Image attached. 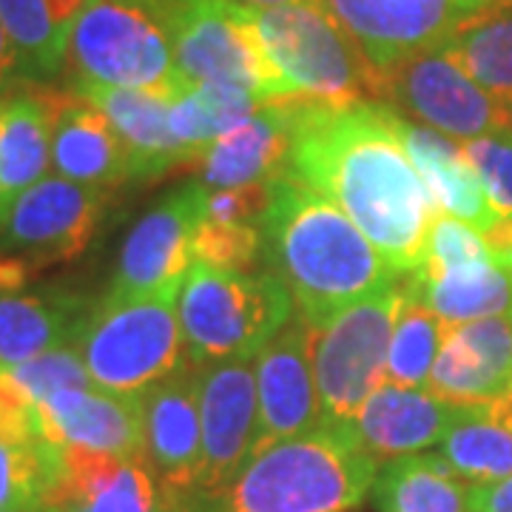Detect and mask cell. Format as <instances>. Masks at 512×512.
<instances>
[{
	"instance_id": "cell-9",
	"label": "cell",
	"mask_w": 512,
	"mask_h": 512,
	"mask_svg": "<svg viewBox=\"0 0 512 512\" xmlns=\"http://www.w3.org/2000/svg\"><path fill=\"white\" fill-rule=\"evenodd\" d=\"M177 69L191 83H237L262 97L285 100L262 49L254 6L237 0H160Z\"/></svg>"
},
{
	"instance_id": "cell-23",
	"label": "cell",
	"mask_w": 512,
	"mask_h": 512,
	"mask_svg": "<svg viewBox=\"0 0 512 512\" xmlns=\"http://www.w3.org/2000/svg\"><path fill=\"white\" fill-rule=\"evenodd\" d=\"M456 410L458 404L444 402L430 390L384 382L350 427L370 456L390 461L439 447Z\"/></svg>"
},
{
	"instance_id": "cell-24",
	"label": "cell",
	"mask_w": 512,
	"mask_h": 512,
	"mask_svg": "<svg viewBox=\"0 0 512 512\" xmlns=\"http://www.w3.org/2000/svg\"><path fill=\"white\" fill-rule=\"evenodd\" d=\"M92 302L86 293L57 285L0 293V370H12L49 350L74 345Z\"/></svg>"
},
{
	"instance_id": "cell-18",
	"label": "cell",
	"mask_w": 512,
	"mask_h": 512,
	"mask_svg": "<svg viewBox=\"0 0 512 512\" xmlns=\"http://www.w3.org/2000/svg\"><path fill=\"white\" fill-rule=\"evenodd\" d=\"M427 390L450 404H481L512 396L510 316L447 325Z\"/></svg>"
},
{
	"instance_id": "cell-19",
	"label": "cell",
	"mask_w": 512,
	"mask_h": 512,
	"mask_svg": "<svg viewBox=\"0 0 512 512\" xmlns=\"http://www.w3.org/2000/svg\"><path fill=\"white\" fill-rule=\"evenodd\" d=\"M40 436L57 447H80L106 456H143L140 399L114 396L97 387H72L37 404Z\"/></svg>"
},
{
	"instance_id": "cell-28",
	"label": "cell",
	"mask_w": 512,
	"mask_h": 512,
	"mask_svg": "<svg viewBox=\"0 0 512 512\" xmlns=\"http://www.w3.org/2000/svg\"><path fill=\"white\" fill-rule=\"evenodd\" d=\"M436 456L470 487L512 476V396L458 404Z\"/></svg>"
},
{
	"instance_id": "cell-14",
	"label": "cell",
	"mask_w": 512,
	"mask_h": 512,
	"mask_svg": "<svg viewBox=\"0 0 512 512\" xmlns=\"http://www.w3.org/2000/svg\"><path fill=\"white\" fill-rule=\"evenodd\" d=\"M202 464L194 495L222 490L251 458L259 427L256 367L251 359L200 365Z\"/></svg>"
},
{
	"instance_id": "cell-43",
	"label": "cell",
	"mask_w": 512,
	"mask_h": 512,
	"mask_svg": "<svg viewBox=\"0 0 512 512\" xmlns=\"http://www.w3.org/2000/svg\"><path fill=\"white\" fill-rule=\"evenodd\" d=\"M254 9H276V6H293V3H322V0H237Z\"/></svg>"
},
{
	"instance_id": "cell-45",
	"label": "cell",
	"mask_w": 512,
	"mask_h": 512,
	"mask_svg": "<svg viewBox=\"0 0 512 512\" xmlns=\"http://www.w3.org/2000/svg\"><path fill=\"white\" fill-rule=\"evenodd\" d=\"M507 109H510V117H512V103H510V106H507Z\"/></svg>"
},
{
	"instance_id": "cell-25",
	"label": "cell",
	"mask_w": 512,
	"mask_h": 512,
	"mask_svg": "<svg viewBox=\"0 0 512 512\" xmlns=\"http://www.w3.org/2000/svg\"><path fill=\"white\" fill-rule=\"evenodd\" d=\"M402 143L421 180L430 188L441 214H450L473 225L484 237L501 228L504 220L495 214L476 168L464 157V148L458 146V140L436 128L416 126L402 117Z\"/></svg>"
},
{
	"instance_id": "cell-36",
	"label": "cell",
	"mask_w": 512,
	"mask_h": 512,
	"mask_svg": "<svg viewBox=\"0 0 512 512\" xmlns=\"http://www.w3.org/2000/svg\"><path fill=\"white\" fill-rule=\"evenodd\" d=\"M9 376L18 382V387L37 404H43L49 396L72 387H94L89 379V370L83 365V356L74 345L49 350L32 362L12 367Z\"/></svg>"
},
{
	"instance_id": "cell-44",
	"label": "cell",
	"mask_w": 512,
	"mask_h": 512,
	"mask_svg": "<svg viewBox=\"0 0 512 512\" xmlns=\"http://www.w3.org/2000/svg\"><path fill=\"white\" fill-rule=\"evenodd\" d=\"M0 512H55L49 504H29V507H18V510H0Z\"/></svg>"
},
{
	"instance_id": "cell-26",
	"label": "cell",
	"mask_w": 512,
	"mask_h": 512,
	"mask_svg": "<svg viewBox=\"0 0 512 512\" xmlns=\"http://www.w3.org/2000/svg\"><path fill=\"white\" fill-rule=\"evenodd\" d=\"M52 165V109L46 89L0 97V225Z\"/></svg>"
},
{
	"instance_id": "cell-17",
	"label": "cell",
	"mask_w": 512,
	"mask_h": 512,
	"mask_svg": "<svg viewBox=\"0 0 512 512\" xmlns=\"http://www.w3.org/2000/svg\"><path fill=\"white\" fill-rule=\"evenodd\" d=\"M143 456L168 490L194 495L202 464L200 365L185 362L140 399Z\"/></svg>"
},
{
	"instance_id": "cell-7",
	"label": "cell",
	"mask_w": 512,
	"mask_h": 512,
	"mask_svg": "<svg viewBox=\"0 0 512 512\" xmlns=\"http://www.w3.org/2000/svg\"><path fill=\"white\" fill-rule=\"evenodd\" d=\"M262 49L288 97L362 100L373 94L376 72L325 3L254 9Z\"/></svg>"
},
{
	"instance_id": "cell-40",
	"label": "cell",
	"mask_w": 512,
	"mask_h": 512,
	"mask_svg": "<svg viewBox=\"0 0 512 512\" xmlns=\"http://www.w3.org/2000/svg\"><path fill=\"white\" fill-rule=\"evenodd\" d=\"M40 421H37L35 402L23 393L18 382L9 376V370H0V439H37Z\"/></svg>"
},
{
	"instance_id": "cell-12",
	"label": "cell",
	"mask_w": 512,
	"mask_h": 512,
	"mask_svg": "<svg viewBox=\"0 0 512 512\" xmlns=\"http://www.w3.org/2000/svg\"><path fill=\"white\" fill-rule=\"evenodd\" d=\"M111 191L46 174L20 197L0 225V254L29 268L72 262L92 245L106 220Z\"/></svg>"
},
{
	"instance_id": "cell-42",
	"label": "cell",
	"mask_w": 512,
	"mask_h": 512,
	"mask_svg": "<svg viewBox=\"0 0 512 512\" xmlns=\"http://www.w3.org/2000/svg\"><path fill=\"white\" fill-rule=\"evenodd\" d=\"M467 512H512V476L470 487Z\"/></svg>"
},
{
	"instance_id": "cell-37",
	"label": "cell",
	"mask_w": 512,
	"mask_h": 512,
	"mask_svg": "<svg viewBox=\"0 0 512 512\" xmlns=\"http://www.w3.org/2000/svg\"><path fill=\"white\" fill-rule=\"evenodd\" d=\"M194 259L228 271H262V228L200 222Z\"/></svg>"
},
{
	"instance_id": "cell-2",
	"label": "cell",
	"mask_w": 512,
	"mask_h": 512,
	"mask_svg": "<svg viewBox=\"0 0 512 512\" xmlns=\"http://www.w3.org/2000/svg\"><path fill=\"white\" fill-rule=\"evenodd\" d=\"M262 268L288 288L293 313L311 328L402 279L345 211L288 171L271 180Z\"/></svg>"
},
{
	"instance_id": "cell-31",
	"label": "cell",
	"mask_w": 512,
	"mask_h": 512,
	"mask_svg": "<svg viewBox=\"0 0 512 512\" xmlns=\"http://www.w3.org/2000/svg\"><path fill=\"white\" fill-rule=\"evenodd\" d=\"M262 106L259 94L237 83H194L171 100L168 123L177 143L197 160L202 148L251 120Z\"/></svg>"
},
{
	"instance_id": "cell-41",
	"label": "cell",
	"mask_w": 512,
	"mask_h": 512,
	"mask_svg": "<svg viewBox=\"0 0 512 512\" xmlns=\"http://www.w3.org/2000/svg\"><path fill=\"white\" fill-rule=\"evenodd\" d=\"M32 86H35L32 74L26 69L23 57L18 55L12 37L6 35V29L0 23V97L12 92H23V89H32Z\"/></svg>"
},
{
	"instance_id": "cell-39",
	"label": "cell",
	"mask_w": 512,
	"mask_h": 512,
	"mask_svg": "<svg viewBox=\"0 0 512 512\" xmlns=\"http://www.w3.org/2000/svg\"><path fill=\"white\" fill-rule=\"evenodd\" d=\"M268 205H271V180L268 183L225 188V191H208L202 222L262 228Z\"/></svg>"
},
{
	"instance_id": "cell-3",
	"label": "cell",
	"mask_w": 512,
	"mask_h": 512,
	"mask_svg": "<svg viewBox=\"0 0 512 512\" xmlns=\"http://www.w3.org/2000/svg\"><path fill=\"white\" fill-rule=\"evenodd\" d=\"M379 461L353 427L319 424L245 461L222 490L188 495L191 512H350L365 501Z\"/></svg>"
},
{
	"instance_id": "cell-20",
	"label": "cell",
	"mask_w": 512,
	"mask_h": 512,
	"mask_svg": "<svg viewBox=\"0 0 512 512\" xmlns=\"http://www.w3.org/2000/svg\"><path fill=\"white\" fill-rule=\"evenodd\" d=\"M296 114L299 97L262 106L251 120L202 148L200 157L191 163L197 180L208 191H225L279 177L291 154Z\"/></svg>"
},
{
	"instance_id": "cell-1",
	"label": "cell",
	"mask_w": 512,
	"mask_h": 512,
	"mask_svg": "<svg viewBox=\"0 0 512 512\" xmlns=\"http://www.w3.org/2000/svg\"><path fill=\"white\" fill-rule=\"evenodd\" d=\"M285 171L322 194L399 271H419L439 205L402 143V114L382 100L299 97Z\"/></svg>"
},
{
	"instance_id": "cell-8",
	"label": "cell",
	"mask_w": 512,
	"mask_h": 512,
	"mask_svg": "<svg viewBox=\"0 0 512 512\" xmlns=\"http://www.w3.org/2000/svg\"><path fill=\"white\" fill-rule=\"evenodd\" d=\"M404 276V274H402ZM404 305L402 279L313 330V376L325 424L350 427L387 382V356Z\"/></svg>"
},
{
	"instance_id": "cell-29",
	"label": "cell",
	"mask_w": 512,
	"mask_h": 512,
	"mask_svg": "<svg viewBox=\"0 0 512 512\" xmlns=\"http://www.w3.org/2000/svg\"><path fill=\"white\" fill-rule=\"evenodd\" d=\"M86 3L89 0H0V23L35 86L63 72L69 37Z\"/></svg>"
},
{
	"instance_id": "cell-5",
	"label": "cell",
	"mask_w": 512,
	"mask_h": 512,
	"mask_svg": "<svg viewBox=\"0 0 512 512\" xmlns=\"http://www.w3.org/2000/svg\"><path fill=\"white\" fill-rule=\"evenodd\" d=\"M66 72V83L143 89L168 100L194 86L177 69L160 0H89L69 37Z\"/></svg>"
},
{
	"instance_id": "cell-6",
	"label": "cell",
	"mask_w": 512,
	"mask_h": 512,
	"mask_svg": "<svg viewBox=\"0 0 512 512\" xmlns=\"http://www.w3.org/2000/svg\"><path fill=\"white\" fill-rule=\"evenodd\" d=\"M74 348L97 390L143 399L188 362L177 296L94 299Z\"/></svg>"
},
{
	"instance_id": "cell-30",
	"label": "cell",
	"mask_w": 512,
	"mask_h": 512,
	"mask_svg": "<svg viewBox=\"0 0 512 512\" xmlns=\"http://www.w3.org/2000/svg\"><path fill=\"white\" fill-rule=\"evenodd\" d=\"M470 484L436 453L384 461L370 487L376 512H467Z\"/></svg>"
},
{
	"instance_id": "cell-4",
	"label": "cell",
	"mask_w": 512,
	"mask_h": 512,
	"mask_svg": "<svg viewBox=\"0 0 512 512\" xmlns=\"http://www.w3.org/2000/svg\"><path fill=\"white\" fill-rule=\"evenodd\" d=\"M188 362L254 359L291 322L293 299L274 274L194 259L177 296Z\"/></svg>"
},
{
	"instance_id": "cell-22",
	"label": "cell",
	"mask_w": 512,
	"mask_h": 512,
	"mask_svg": "<svg viewBox=\"0 0 512 512\" xmlns=\"http://www.w3.org/2000/svg\"><path fill=\"white\" fill-rule=\"evenodd\" d=\"M46 100L52 109V174L103 191L131 183L126 146L103 111L69 89H46Z\"/></svg>"
},
{
	"instance_id": "cell-27",
	"label": "cell",
	"mask_w": 512,
	"mask_h": 512,
	"mask_svg": "<svg viewBox=\"0 0 512 512\" xmlns=\"http://www.w3.org/2000/svg\"><path fill=\"white\" fill-rule=\"evenodd\" d=\"M402 288L447 325L487 316L512 319V271L498 256L444 271H413L402 276Z\"/></svg>"
},
{
	"instance_id": "cell-11",
	"label": "cell",
	"mask_w": 512,
	"mask_h": 512,
	"mask_svg": "<svg viewBox=\"0 0 512 512\" xmlns=\"http://www.w3.org/2000/svg\"><path fill=\"white\" fill-rule=\"evenodd\" d=\"M373 94L461 143L512 126L510 109L484 92L441 46L376 74Z\"/></svg>"
},
{
	"instance_id": "cell-33",
	"label": "cell",
	"mask_w": 512,
	"mask_h": 512,
	"mask_svg": "<svg viewBox=\"0 0 512 512\" xmlns=\"http://www.w3.org/2000/svg\"><path fill=\"white\" fill-rule=\"evenodd\" d=\"M444 336H447V322L404 291L402 313L387 356V382L427 390Z\"/></svg>"
},
{
	"instance_id": "cell-10",
	"label": "cell",
	"mask_w": 512,
	"mask_h": 512,
	"mask_svg": "<svg viewBox=\"0 0 512 512\" xmlns=\"http://www.w3.org/2000/svg\"><path fill=\"white\" fill-rule=\"evenodd\" d=\"M208 188L200 180L177 185L140 214L120 245L109 288L111 299L180 296L194 265V237Z\"/></svg>"
},
{
	"instance_id": "cell-38",
	"label": "cell",
	"mask_w": 512,
	"mask_h": 512,
	"mask_svg": "<svg viewBox=\"0 0 512 512\" xmlns=\"http://www.w3.org/2000/svg\"><path fill=\"white\" fill-rule=\"evenodd\" d=\"M490 256H495L493 248L481 231L450 214H439L427 231L419 271H444V268H456V265L490 259Z\"/></svg>"
},
{
	"instance_id": "cell-16",
	"label": "cell",
	"mask_w": 512,
	"mask_h": 512,
	"mask_svg": "<svg viewBox=\"0 0 512 512\" xmlns=\"http://www.w3.org/2000/svg\"><path fill=\"white\" fill-rule=\"evenodd\" d=\"M256 450L325 424L313 376V330L296 313L256 356ZM251 453V456H254Z\"/></svg>"
},
{
	"instance_id": "cell-35",
	"label": "cell",
	"mask_w": 512,
	"mask_h": 512,
	"mask_svg": "<svg viewBox=\"0 0 512 512\" xmlns=\"http://www.w3.org/2000/svg\"><path fill=\"white\" fill-rule=\"evenodd\" d=\"M464 157L476 168L490 205L504 222H512V126L461 143Z\"/></svg>"
},
{
	"instance_id": "cell-15",
	"label": "cell",
	"mask_w": 512,
	"mask_h": 512,
	"mask_svg": "<svg viewBox=\"0 0 512 512\" xmlns=\"http://www.w3.org/2000/svg\"><path fill=\"white\" fill-rule=\"evenodd\" d=\"M46 504L55 512H191L188 495L168 490L146 456L80 447H60V478Z\"/></svg>"
},
{
	"instance_id": "cell-21",
	"label": "cell",
	"mask_w": 512,
	"mask_h": 512,
	"mask_svg": "<svg viewBox=\"0 0 512 512\" xmlns=\"http://www.w3.org/2000/svg\"><path fill=\"white\" fill-rule=\"evenodd\" d=\"M66 89L94 109H100L123 140L128 154L131 183H151L171 174L174 168L191 165V154L185 151L168 123L171 100L163 94L143 89H114L97 83H66Z\"/></svg>"
},
{
	"instance_id": "cell-13",
	"label": "cell",
	"mask_w": 512,
	"mask_h": 512,
	"mask_svg": "<svg viewBox=\"0 0 512 512\" xmlns=\"http://www.w3.org/2000/svg\"><path fill=\"white\" fill-rule=\"evenodd\" d=\"M350 40L382 74L402 60L444 46L495 0H322Z\"/></svg>"
},
{
	"instance_id": "cell-32",
	"label": "cell",
	"mask_w": 512,
	"mask_h": 512,
	"mask_svg": "<svg viewBox=\"0 0 512 512\" xmlns=\"http://www.w3.org/2000/svg\"><path fill=\"white\" fill-rule=\"evenodd\" d=\"M504 106L512 103V0H495L441 46Z\"/></svg>"
},
{
	"instance_id": "cell-34",
	"label": "cell",
	"mask_w": 512,
	"mask_h": 512,
	"mask_svg": "<svg viewBox=\"0 0 512 512\" xmlns=\"http://www.w3.org/2000/svg\"><path fill=\"white\" fill-rule=\"evenodd\" d=\"M60 478V447L49 439H0V510L46 504Z\"/></svg>"
}]
</instances>
